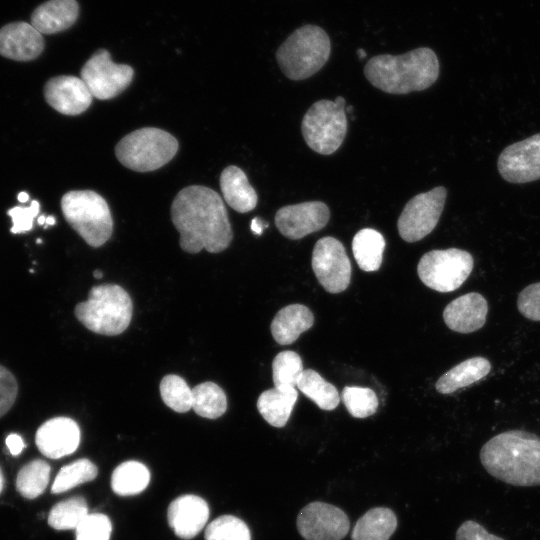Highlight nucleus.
<instances>
[{"instance_id": "nucleus-1", "label": "nucleus", "mask_w": 540, "mask_h": 540, "mask_svg": "<svg viewBox=\"0 0 540 540\" xmlns=\"http://www.w3.org/2000/svg\"><path fill=\"white\" fill-rule=\"evenodd\" d=\"M171 219L185 252L199 253L204 248L218 253L232 241L225 204L216 191L206 186L192 185L180 190L171 205Z\"/></svg>"}, {"instance_id": "nucleus-2", "label": "nucleus", "mask_w": 540, "mask_h": 540, "mask_svg": "<svg viewBox=\"0 0 540 540\" xmlns=\"http://www.w3.org/2000/svg\"><path fill=\"white\" fill-rule=\"evenodd\" d=\"M484 469L494 478L521 487L540 485V437L508 430L489 439L480 450Z\"/></svg>"}, {"instance_id": "nucleus-3", "label": "nucleus", "mask_w": 540, "mask_h": 540, "mask_svg": "<svg viewBox=\"0 0 540 540\" xmlns=\"http://www.w3.org/2000/svg\"><path fill=\"white\" fill-rule=\"evenodd\" d=\"M364 75L374 87L386 93L408 94L434 84L439 75V61L428 47L396 56L381 54L368 60Z\"/></svg>"}, {"instance_id": "nucleus-4", "label": "nucleus", "mask_w": 540, "mask_h": 540, "mask_svg": "<svg viewBox=\"0 0 540 540\" xmlns=\"http://www.w3.org/2000/svg\"><path fill=\"white\" fill-rule=\"evenodd\" d=\"M331 42L319 26L297 28L276 51L277 63L291 80H304L318 72L329 59Z\"/></svg>"}, {"instance_id": "nucleus-5", "label": "nucleus", "mask_w": 540, "mask_h": 540, "mask_svg": "<svg viewBox=\"0 0 540 540\" xmlns=\"http://www.w3.org/2000/svg\"><path fill=\"white\" fill-rule=\"evenodd\" d=\"M76 318L90 331L114 336L124 332L132 318V300L119 285L93 287L87 301L75 307Z\"/></svg>"}, {"instance_id": "nucleus-6", "label": "nucleus", "mask_w": 540, "mask_h": 540, "mask_svg": "<svg viewBox=\"0 0 540 540\" xmlns=\"http://www.w3.org/2000/svg\"><path fill=\"white\" fill-rule=\"evenodd\" d=\"M68 224L92 247L105 244L113 232V219L106 200L92 190H72L61 199Z\"/></svg>"}, {"instance_id": "nucleus-7", "label": "nucleus", "mask_w": 540, "mask_h": 540, "mask_svg": "<svg viewBox=\"0 0 540 540\" xmlns=\"http://www.w3.org/2000/svg\"><path fill=\"white\" fill-rule=\"evenodd\" d=\"M177 139L169 132L144 127L124 136L115 147L119 162L137 172H149L161 168L176 155Z\"/></svg>"}, {"instance_id": "nucleus-8", "label": "nucleus", "mask_w": 540, "mask_h": 540, "mask_svg": "<svg viewBox=\"0 0 540 540\" xmlns=\"http://www.w3.org/2000/svg\"><path fill=\"white\" fill-rule=\"evenodd\" d=\"M347 125L345 99L338 96L334 101L322 99L315 102L302 119L301 131L313 151L330 155L343 143Z\"/></svg>"}, {"instance_id": "nucleus-9", "label": "nucleus", "mask_w": 540, "mask_h": 540, "mask_svg": "<svg viewBox=\"0 0 540 540\" xmlns=\"http://www.w3.org/2000/svg\"><path fill=\"white\" fill-rule=\"evenodd\" d=\"M474 265L472 255L462 249L431 250L419 260L420 280L438 292H452L469 277Z\"/></svg>"}, {"instance_id": "nucleus-10", "label": "nucleus", "mask_w": 540, "mask_h": 540, "mask_svg": "<svg viewBox=\"0 0 540 540\" xmlns=\"http://www.w3.org/2000/svg\"><path fill=\"white\" fill-rule=\"evenodd\" d=\"M446 195V189L439 186L411 198L397 222L400 237L412 243L430 234L440 219Z\"/></svg>"}, {"instance_id": "nucleus-11", "label": "nucleus", "mask_w": 540, "mask_h": 540, "mask_svg": "<svg viewBox=\"0 0 540 540\" xmlns=\"http://www.w3.org/2000/svg\"><path fill=\"white\" fill-rule=\"evenodd\" d=\"M80 74L93 97L108 100L130 85L134 70L129 65L114 63L107 50L99 49L87 60Z\"/></svg>"}, {"instance_id": "nucleus-12", "label": "nucleus", "mask_w": 540, "mask_h": 540, "mask_svg": "<svg viewBox=\"0 0 540 540\" xmlns=\"http://www.w3.org/2000/svg\"><path fill=\"white\" fill-rule=\"evenodd\" d=\"M312 269L327 292L344 291L351 279V264L343 244L327 236L319 239L312 252Z\"/></svg>"}, {"instance_id": "nucleus-13", "label": "nucleus", "mask_w": 540, "mask_h": 540, "mask_svg": "<svg viewBox=\"0 0 540 540\" xmlns=\"http://www.w3.org/2000/svg\"><path fill=\"white\" fill-rule=\"evenodd\" d=\"M346 513L331 504L312 502L297 517V528L305 540H341L349 531Z\"/></svg>"}, {"instance_id": "nucleus-14", "label": "nucleus", "mask_w": 540, "mask_h": 540, "mask_svg": "<svg viewBox=\"0 0 540 540\" xmlns=\"http://www.w3.org/2000/svg\"><path fill=\"white\" fill-rule=\"evenodd\" d=\"M498 170L510 183L540 179V133L507 146L498 158Z\"/></svg>"}, {"instance_id": "nucleus-15", "label": "nucleus", "mask_w": 540, "mask_h": 540, "mask_svg": "<svg viewBox=\"0 0 540 540\" xmlns=\"http://www.w3.org/2000/svg\"><path fill=\"white\" fill-rule=\"evenodd\" d=\"M330 218L328 206L321 201H307L280 208L275 225L286 238L297 240L324 228Z\"/></svg>"}, {"instance_id": "nucleus-16", "label": "nucleus", "mask_w": 540, "mask_h": 540, "mask_svg": "<svg viewBox=\"0 0 540 540\" xmlns=\"http://www.w3.org/2000/svg\"><path fill=\"white\" fill-rule=\"evenodd\" d=\"M47 103L64 115H78L92 103V94L81 79L72 75H61L49 79L44 86Z\"/></svg>"}, {"instance_id": "nucleus-17", "label": "nucleus", "mask_w": 540, "mask_h": 540, "mask_svg": "<svg viewBox=\"0 0 540 540\" xmlns=\"http://www.w3.org/2000/svg\"><path fill=\"white\" fill-rule=\"evenodd\" d=\"M35 442L44 456L59 459L72 454L78 448L80 429L71 418H52L38 428Z\"/></svg>"}, {"instance_id": "nucleus-18", "label": "nucleus", "mask_w": 540, "mask_h": 540, "mask_svg": "<svg viewBox=\"0 0 540 540\" xmlns=\"http://www.w3.org/2000/svg\"><path fill=\"white\" fill-rule=\"evenodd\" d=\"M209 517L207 502L196 495H182L173 500L167 511L169 526L181 539L194 538L206 525Z\"/></svg>"}, {"instance_id": "nucleus-19", "label": "nucleus", "mask_w": 540, "mask_h": 540, "mask_svg": "<svg viewBox=\"0 0 540 540\" xmlns=\"http://www.w3.org/2000/svg\"><path fill=\"white\" fill-rule=\"evenodd\" d=\"M488 302L478 292H470L452 300L443 311L447 327L459 333H472L481 329L487 318Z\"/></svg>"}, {"instance_id": "nucleus-20", "label": "nucleus", "mask_w": 540, "mask_h": 540, "mask_svg": "<svg viewBox=\"0 0 540 540\" xmlns=\"http://www.w3.org/2000/svg\"><path fill=\"white\" fill-rule=\"evenodd\" d=\"M43 49V36L31 23L13 22L0 29V55L6 58L30 61Z\"/></svg>"}, {"instance_id": "nucleus-21", "label": "nucleus", "mask_w": 540, "mask_h": 540, "mask_svg": "<svg viewBox=\"0 0 540 540\" xmlns=\"http://www.w3.org/2000/svg\"><path fill=\"white\" fill-rule=\"evenodd\" d=\"M78 13L76 0H48L33 11L31 24L42 35L54 34L70 28Z\"/></svg>"}, {"instance_id": "nucleus-22", "label": "nucleus", "mask_w": 540, "mask_h": 540, "mask_svg": "<svg viewBox=\"0 0 540 540\" xmlns=\"http://www.w3.org/2000/svg\"><path fill=\"white\" fill-rule=\"evenodd\" d=\"M220 189L225 202L239 213L250 212L257 205L256 191L244 171L237 166L231 165L222 171Z\"/></svg>"}, {"instance_id": "nucleus-23", "label": "nucleus", "mask_w": 540, "mask_h": 540, "mask_svg": "<svg viewBox=\"0 0 540 540\" xmlns=\"http://www.w3.org/2000/svg\"><path fill=\"white\" fill-rule=\"evenodd\" d=\"M314 323L311 310L301 304L288 305L277 312L271 323V333L278 344L293 343Z\"/></svg>"}, {"instance_id": "nucleus-24", "label": "nucleus", "mask_w": 540, "mask_h": 540, "mask_svg": "<svg viewBox=\"0 0 540 540\" xmlns=\"http://www.w3.org/2000/svg\"><path fill=\"white\" fill-rule=\"evenodd\" d=\"M491 363L488 359L476 356L462 361L436 382V390L441 394H451L460 388L476 383L489 374Z\"/></svg>"}, {"instance_id": "nucleus-25", "label": "nucleus", "mask_w": 540, "mask_h": 540, "mask_svg": "<svg viewBox=\"0 0 540 540\" xmlns=\"http://www.w3.org/2000/svg\"><path fill=\"white\" fill-rule=\"evenodd\" d=\"M296 389L272 388L260 394L257 408L267 423L273 427H284L297 401Z\"/></svg>"}, {"instance_id": "nucleus-26", "label": "nucleus", "mask_w": 540, "mask_h": 540, "mask_svg": "<svg viewBox=\"0 0 540 540\" xmlns=\"http://www.w3.org/2000/svg\"><path fill=\"white\" fill-rule=\"evenodd\" d=\"M397 527L395 513L386 507L368 510L356 522L352 540H389Z\"/></svg>"}, {"instance_id": "nucleus-27", "label": "nucleus", "mask_w": 540, "mask_h": 540, "mask_svg": "<svg viewBox=\"0 0 540 540\" xmlns=\"http://www.w3.org/2000/svg\"><path fill=\"white\" fill-rule=\"evenodd\" d=\"M385 239L380 232L372 228L358 231L352 240V251L360 269L377 271L382 263Z\"/></svg>"}, {"instance_id": "nucleus-28", "label": "nucleus", "mask_w": 540, "mask_h": 540, "mask_svg": "<svg viewBox=\"0 0 540 540\" xmlns=\"http://www.w3.org/2000/svg\"><path fill=\"white\" fill-rule=\"evenodd\" d=\"M150 472L138 461H126L118 465L111 476V488L120 496L142 492L149 484Z\"/></svg>"}, {"instance_id": "nucleus-29", "label": "nucleus", "mask_w": 540, "mask_h": 540, "mask_svg": "<svg viewBox=\"0 0 540 540\" xmlns=\"http://www.w3.org/2000/svg\"><path fill=\"white\" fill-rule=\"evenodd\" d=\"M297 387L320 409L330 411L339 404L340 396L335 386L312 369H306L302 372Z\"/></svg>"}, {"instance_id": "nucleus-30", "label": "nucleus", "mask_w": 540, "mask_h": 540, "mask_svg": "<svg viewBox=\"0 0 540 540\" xmlns=\"http://www.w3.org/2000/svg\"><path fill=\"white\" fill-rule=\"evenodd\" d=\"M192 409L200 416L216 419L227 409L224 391L213 382H204L192 389Z\"/></svg>"}, {"instance_id": "nucleus-31", "label": "nucleus", "mask_w": 540, "mask_h": 540, "mask_svg": "<svg viewBox=\"0 0 540 540\" xmlns=\"http://www.w3.org/2000/svg\"><path fill=\"white\" fill-rule=\"evenodd\" d=\"M50 472V465L46 461L41 459L30 461L17 474V491L27 499L40 496L49 483Z\"/></svg>"}, {"instance_id": "nucleus-32", "label": "nucleus", "mask_w": 540, "mask_h": 540, "mask_svg": "<svg viewBox=\"0 0 540 540\" xmlns=\"http://www.w3.org/2000/svg\"><path fill=\"white\" fill-rule=\"evenodd\" d=\"M88 514L86 500L75 496L58 502L51 508L48 524L56 530H75Z\"/></svg>"}, {"instance_id": "nucleus-33", "label": "nucleus", "mask_w": 540, "mask_h": 540, "mask_svg": "<svg viewBox=\"0 0 540 540\" xmlns=\"http://www.w3.org/2000/svg\"><path fill=\"white\" fill-rule=\"evenodd\" d=\"M98 469L88 459H79L63 466L56 475L51 490L55 494L68 491L96 478Z\"/></svg>"}, {"instance_id": "nucleus-34", "label": "nucleus", "mask_w": 540, "mask_h": 540, "mask_svg": "<svg viewBox=\"0 0 540 540\" xmlns=\"http://www.w3.org/2000/svg\"><path fill=\"white\" fill-rule=\"evenodd\" d=\"M274 386L279 389H295L304 371L301 357L294 351L277 354L272 363Z\"/></svg>"}, {"instance_id": "nucleus-35", "label": "nucleus", "mask_w": 540, "mask_h": 540, "mask_svg": "<svg viewBox=\"0 0 540 540\" xmlns=\"http://www.w3.org/2000/svg\"><path fill=\"white\" fill-rule=\"evenodd\" d=\"M160 394L163 402L176 412L184 413L192 408V389L180 376H165L160 383Z\"/></svg>"}, {"instance_id": "nucleus-36", "label": "nucleus", "mask_w": 540, "mask_h": 540, "mask_svg": "<svg viewBox=\"0 0 540 540\" xmlns=\"http://www.w3.org/2000/svg\"><path fill=\"white\" fill-rule=\"evenodd\" d=\"M348 412L355 418H366L373 415L378 408V398L370 388L347 386L341 394Z\"/></svg>"}, {"instance_id": "nucleus-37", "label": "nucleus", "mask_w": 540, "mask_h": 540, "mask_svg": "<svg viewBox=\"0 0 540 540\" xmlns=\"http://www.w3.org/2000/svg\"><path fill=\"white\" fill-rule=\"evenodd\" d=\"M206 540H251L248 526L240 518L223 515L213 520L205 530Z\"/></svg>"}, {"instance_id": "nucleus-38", "label": "nucleus", "mask_w": 540, "mask_h": 540, "mask_svg": "<svg viewBox=\"0 0 540 540\" xmlns=\"http://www.w3.org/2000/svg\"><path fill=\"white\" fill-rule=\"evenodd\" d=\"M112 524L102 513H89L75 529V540H109Z\"/></svg>"}, {"instance_id": "nucleus-39", "label": "nucleus", "mask_w": 540, "mask_h": 540, "mask_svg": "<svg viewBox=\"0 0 540 540\" xmlns=\"http://www.w3.org/2000/svg\"><path fill=\"white\" fill-rule=\"evenodd\" d=\"M517 307L525 318L540 321V282L528 285L519 293Z\"/></svg>"}, {"instance_id": "nucleus-40", "label": "nucleus", "mask_w": 540, "mask_h": 540, "mask_svg": "<svg viewBox=\"0 0 540 540\" xmlns=\"http://www.w3.org/2000/svg\"><path fill=\"white\" fill-rule=\"evenodd\" d=\"M40 211V204L33 200L29 207L15 206L7 211L11 217V233L19 234L30 231L33 228L34 219Z\"/></svg>"}, {"instance_id": "nucleus-41", "label": "nucleus", "mask_w": 540, "mask_h": 540, "mask_svg": "<svg viewBox=\"0 0 540 540\" xmlns=\"http://www.w3.org/2000/svg\"><path fill=\"white\" fill-rule=\"evenodd\" d=\"M18 393V384L14 375L0 365V418L13 406Z\"/></svg>"}, {"instance_id": "nucleus-42", "label": "nucleus", "mask_w": 540, "mask_h": 540, "mask_svg": "<svg viewBox=\"0 0 540 540\" xmlns=\"http://www.w3.org/2000/svg\"><path fill=\"white\" fill-rule=\"evenodd\" d=\"M456 540H504L489 533L481 524L473 520L463 522L456 532Z\"/></svg>"}, {"instance_id": "nucleus-43", "label": "nucleus", "mask_w": 540, "mask_h": 540, "mask_svg": "<svg viewBox=\"0 0 540 540\" xmlns=\"http://www.w3.org/2000/svg\"><path fill=\"white\" fill-rule=\"evenodd\" d=\"M6 446L13 456H17L22 452L25 443L19 434L12 433L6 438Z\"/></svg>"}, {"instance_id": "nucleus-44", "label": "nucleus", "mask_w": 540, "mask_h": 540, "mask_svg": "<svg viewBox=\"0 0 540 540\" xmlns=\"http://www.w3.org/2000/svg\"><path fill=\"white\" fill-rule=\"evenodd\" d=\"M266 227H268V224L261 218L255 217L251 221V231L256 235H261Z\"/></svg>"}, {"instance_id": "nucleus-45", "label": "nucleus", "mask_w": 540, "mask_h": 540, "mask_svg": "<svg viewBox=\"0 0 540 540\" xmlns=\"http://www.w3.org/2000/svg\"><path fill=\"white\" fill-rule=\"evenodd\" d=\"M17 199L20 203H26L29 200V195L23 191L18 194Z\"/></svg>"}, {"instance_id": "nucleus-46", "label": "nucleus", "mask_w": 540, "mask_h": 540, "mask_svg": "<svg viewBox=\"0 0 540 540\" xmlns=\"http://www.w3.org/2000/svg\"><path fill=\"white\" fill-rule=\"evenodd\" d=\"M55 222L56 220L54 216H46V222H45L44 228L54 225Z\"/></svg>"}, {"instance_id": "nucleus-47", "label": "nucleus", "mask_w": 540, "mask_h": 540, "mask_svg": "<svg viewBox=\"0 0 540 540\" xmlns=\"http://www.w3.org/2000/svg\"><path fill=\"white\" fill-rule=\"evenodd\" d=\"M45 222H46V216L45 215H40L38 218H37V223L39 225H45Z\"/></svg>"}, {"instance_id": "nucleus-48", "label": "nucleus", "mask_w": 540, "mask_h": 540, "mask_svg": "<svg viewBox=\"0 0 540 540\" xmlns=\"http://www.w3.org/2000/svg\"><path fill=\"white\" fill-rule=\"evenodd\" d=\"M3 487H4V477H3V473H2V470H1V467H0V493L3 490Z\"/></svg>"}, {"instance_id": "nucleus-49", "label": "nucleus", "mask_w": 540, "mask_h": 540, "mask_svg": "<svg viewBox=\"0 0 540 540\" xmlns=\"http://www.w3.org/2000/svg\"><path fill=\"white\" fill-rule=\"evenodd\" d=\"M93 275H94V277H95L96 279H100V278H102L103 273H102L100 270H95V271L93 272Z\"/></svg>"}, {"instance_id": "nucleus-50", "label": "nucleus", "mask_w": 540, "mask_h": 540, "mask_svg": "<svg viewBox=\"0 0 540 540\" xmlns=\"http://www.w3.org/2000/svg\"><path fill=\"white\" fill-rule=\"evenodd\" d=\"M357 55L359 56V58L366 57V53H365V51L363 49H358Z\"/></svg>"}, {"instance_id": "nucleus-51", "label": "nucleus", "mask_w": 540, "mask_h": 540, "mask_svg": "<svg viewBox=\"0 0 540 540\" xmlns=\"http://www.w3.org/2000/svg\"><path fill=\"white\" fill-rule=\"evenodd\" d=\"M41 242H42L41 239H38V240H37V243H41Z\"/></svg>"}]
</instances>
